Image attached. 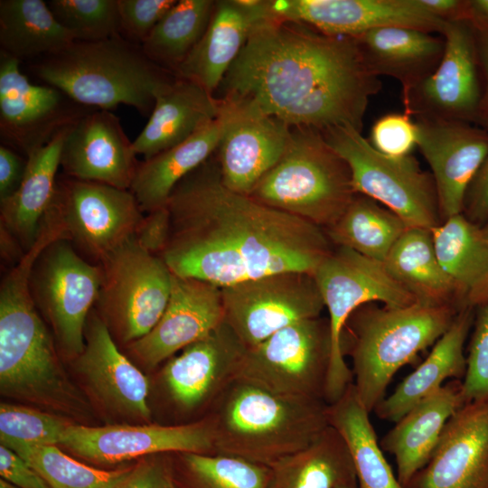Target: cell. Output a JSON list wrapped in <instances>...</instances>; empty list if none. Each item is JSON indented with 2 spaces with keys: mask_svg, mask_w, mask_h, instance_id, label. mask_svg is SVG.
I'll list each match as a JSON object with an SVG mask.
<instances>
[{
  "mask_svg": "<svg viewBox=\"0 0 488 488\" xmlns=\"http://www.w3.org/2000/svg\"><path fill=\"white\" fill-rule=\"evenodd\" d=\"M159 257L179 277L219 287L286 271L314 274L334 246L325 230L226 187L210 158L172 192Z\"/></svg>",
  "mask_w": 488,
  "mask_h": 488,
  "instance_id": "6da1fadb",
  "label": "cell"
},
{
  "mask_svg": "<svg viewBox=\"0 0 488 488\" xmlns=\"http://www.w3.org/2000/svg\"><path fill=\"white\" fill-rule=\"evenodd\" d=\"M221 86L223 96L251 100L290 127L361 132L370 99L381 89L354 38L278 17L252 32Z\"/></svg>",
  "mask_w": 488,
  "mask_h": 488,
  "instance_id": "7a4b0ae2",
  "label": "cell"
},
{
  "mask_svg": "<svg viewBox=\"0 0 488 488\" xmlns=\"http://www.w3.org/2000/svg\"><path fill=\"white\" fill-rule=\"evenodd\" d=\"M29 69L43 84L82 107L110 111L123 104L142 116L151 114L157 97L176 79L151 61L140 45L120 34L94 42L73 41L31 61Z\"/></svg>",
  "mask_w": 488,
  "mask_h": 488,
  "instance_id": "3957f363",
  "label": "cell"
},
{
  "mask_svg": "<svg viewBox=\"0 0 488 488\" xmlns=\"http://www.w3.org/2000/svg\"><path fill=\"white\" fill-rule=\"evenodd\" d=\"M203 418L215 453L267 466L305 448L330 425L324 400L276 394L239 379Z\"/></svg>",
  "mask_w": 488,
  "mask_h": 488,
  "instance_id": "277c9868",
  "label": "cell"
},
{
  "mask_svg": "<svg viewBox=\"0 0 488 488\" xmlns=\"http://www.w3.org/2000/svg\"><path fill=\"white\" fill-rule=\"evenodd\" d=\"M53 239L42 231L0 286V389L12 398L66 407L71 389L63 374L54 340L29 289L32 266Z\"/></svg>",
  "mask_w": 488,
  "mask_h": 488,
  "instance_id": "5b68a950",
  "label": "cell"
},
{
  "mask_svg": "<svg viewBox=\"0 0 488 488\" xmlns=\"http://www.w3.org/2000/svg\"><path fill=\"white\" fill-rule=\"evenodd\" d=\"M457 313L419 303L402 307L368 303L351 314L342 332L341 351L352 360V384L369 413L385 398L394 374L434 345Z\"/></svg>",
  "mask_w": 488,
  "mask_h": 488,
  "instance_id": "8992f818",
  "label": "cell"
},
{
  "mask_svg": "<svg viewBox=\"0 0 488 488\" xmlns=\"http://www.w3.org/2000/svg\"><path fill=\"white\" fill-rule=\"evenodd\" d=\"M355 194L348 164L322 132L292 127L285 153L249 195L325 230Z\"/></svg>",
  "mask_w": 488,
  "mask_h": 488,
  "instance_id": "52a82bcc",
  "label": "cell"
},
{
  "mask_svg": "<svg viewBox=\"0 0 488 488\" xmlns=\"http://www.w3.org/2000/svg\"><path fill=\"white\" fill-rule=\"evenodd\" d=\"M321 132L348 164L356 193L383 204L408 227L432 230L442 222L433 176L414 156L385 155L351 126Z\"/></svg>",
  "mask_w": 488,
  "mask_h": 488,
  "instance_id": "ba28073f",
  "label": "cell"
},
{
  "mask_svg": "<svg viewBox=\"0 0 488 488\" xmlns=\"http://www.w3.org/2000/svg\"><path fill=\"white\" fill-rule=\"evenodd\" d=\"M329 314L332 358L324 400L337 401L352 383V370L341 351V336L351 314L359 306L381 302L402 307L417 303L387 270L381 261L367 258L345 247H334L314 272Z\"/></svg>",
  "mask_w": 488,
  "mask_h": 488,
  "instance_id": "9c48e42d",
  "label": "cell"
},
{
  "mask_svg": "<svg viewBox=\"0 0 488 488\" xmlns=\"http://www.w3.org/2000/svg\"><path fill=\"white\" fill-rule=\"evenodd\" d=\"M99 264L102 277L96 312L110 333L129 344L147 334L163 315L172 272L161 257L142 249L135 235Z\"/></svg>",
  "mask_w": 488,
  "mask_h": 488,
  "instance_id": "30bf717a",
  "label": "cell"
},
{
  "mask_svg": "<svg viewBox=\"0 0 488 488\" xmlns=\"http://www.w3.org/2000/svg\"><path fill=\"white\" fill-rule=\"evenodd\" d=\"M331 358L329 319H305L247 348L235 379L276 394L324 400Z\"/></svg>",
  "mask_w": 488,
  "mask_h": 488,
  "instance_id": "8fae6325",
  "label": "cell"
},
{
  "mask_svg": "<svg viewBox=\"0 0 488 488\" xmlns=\"http://www.w3.org/2000/svg\"><path fill=\"white\" fill-rule=\"evenodd\" d=\"M101 267L83 258L64 239L47 244L29 275L33 303L52 326L63 354L78 357L84 349L85 326L96 304Z\"/></svg>",
  "mask_w": 488,
  "mask_h": 488,
  "instance_id": "7c38bea8",
  "label": "cell"
},
{
  "mask_svg": "<svg viewBox=\"0 0 488 488\" xmlns=\"http://www.w3.org/2000/svg\"><path fill=\"white\" fill-rule=\"evenodd\" d=\"M46 216L57 224L64 239L95 264L133 237L144 218L129 190L64 174L57 176Z\"/></svg>",
  "mask_w": 488,
  "mask_h": 488,
  "instance_id": "4fadbf2b",
  "label": "cell"
},
{
  "mask_svg": "<svg viewBox=\"0 0 488 488\" xmlns=\"http://www.w3.org/2000/svg\"><path fill=\"white\" fill-rule=\"evenodd\" d=\"M221 288L224 322L247 348L325 308L314 274L286 271Z\"/></svg>",
  "mask_w": 488,
  "mask_h": 488,
  "instance_id": "5bb4252c",
  "label": "cell"
},
{
  "mask_svg": "<svg viewBox=\"0 0 488 488\" xmlns=\"http://www.w3.org/2000/svg\"><path fill=\"white\" fill-rule=\"evenodd\" d=\"M445 50L435 71L402 92L404 111L416 118L461 121L482 127L483 80L475 32L469 20L446 22Z\"/></svg>",
  "mask_w": 488,
  "mask_h": 488,
  "instance_id": "9a60e30c",
  "label": "cell"
},
{
  "mask_svg": "<svg viewBox=\"0 0 488 488\" xmlns=\"http://www.w3.org/2000/svg\"><path fill=\"white\" fill-rule=\"evenodd\" d=\"M220 99L221 179L229 189L249 195L285 153L292 127L251 100L232 95Z\"/></svg>",
  "mask_w": 488,
  "mask_h": 488,
  "instance_id": "2e32d148",
  "label": "cell"
},
{
  "mask_svg": "<svg viewBox=\"0 0 488 488\" xmlns=\"http://www.w3.org/2000/svg\"><path fill=\"white\" fill-rule=\"evenodd\" d=\"M20 63L0 52V132L4 145L27 155L92 109L54 87L33 83Z\"/></svg>",
  "mask_w": 488,
  "mask_h": 488,
  "instance_id": "e0dca14e",
  "label": "cell"
},
{
  "mask_svg": "<svg viewBox=\"0 0 488 488\" xmlns=\"http://www.w3.org/2000/svg\"><path fill=\"white\" fill-rule=\"evenodd\" d=\"M247 347L223 322L203 339L168 359L161 370L166 396L181 414L207 415L236 378Z\"/></svg>",
  "mask_w": 488,
  "mask_h": 488,
  "instance_id": "ac0fdd59",
  "label": "cell"
},
{
  "mask_svg": "<svg viewBox=\"0 0 488 488\" xmlns=\"http://www.w3.org/2000/svg\"><path fill=\"white\" fill-rule=\"evenodd\" d=\"M60 445L79 456L100 464H115L141 455L176 453H215L213 435L206 419L180 425L70 424Z\"/></svg>",
  "mask_w": 488,
  "mask_h": 488,
  "instance_id": "d6986e66",
  "label": "cell"
},
{
  "mask_svg": "<svg viewBox=\"0 0 488 488\" xmlns=\"http://www.w3.org/2000/svg\"><path fill=\"white\" fill-rule=\"evenodd\" d=\"M272 12L333 36L355 37L372 29L399 26L438 33L445 22L420 0H273Z\"/></svg>",
  "mask_w": 488,
  "mask_h": 488,
  "instance_id": "ffe728a7",
  "label": "cell"
},
{
  "mask_svg": "<svg viewBox=\"0 0 488 488\" xmlns=\"http://www.w3.org/2000/svg\"><path fill=\"white\" fill-rule=\"evenodd\" d=\"M418 145L431 169L442 222L463 212L470 184L488 154V130L477 125L416 118Z\"/></svg>",
  "mask_w": 488,
  "mask_h": 488,
  "instance_id": "44dd1931",
  "label": "cell"
},
{
  "mask_svg": "<svg viewBox=\"0 0 488 488\" xmlns=\"http://www.w3.org/2000/svg\"><path fill=\"white\" fill-rule=\"evenodd\" d=\"M223 322L221 287L172 273L170 296L163 315L147 334L129 343L128 350L143 365L154 369L208 336Z\"/></svg>",
  "mask_w": 488,
  "mask_h": 488,
  "instance_id": "7402d4cb",
  "label": "cell"
},
{
  "mask_svg": "<svg viewBox=\"0 0 488 488\" xmlns=\"http://www.w3.org/2000/svg\"><path fill=\"white\" fill-rule=\"evenodd\" d=\"M136 155L119 118L109 110L92 109L69 126L61 168L71 178L129 190Z\"/></svg>",
  "mask_w": 488,
  "mask_h": 488,
  "instance_id": "603a6c76",
  "label": "cell"
},
{
  "mask_svg": "<svg viewBox=\"0 0 488 488\" xmlns=\"http://www.w3.org/2000/svg\"><path fill=\"white\" fill-rule=\"evenodd\" d=\"M409 488H488V399L465 404L449 418Z\"/></svg>",
  "mask_w": 488,
  "mask_h": 488,
  "instance_id": "cb8c5ba5",
  "label": "cell"
},
{
  "mask_svg": "<svg viewBox=\"0 0 488 488\" xmlns=\"http://www.w3.org/2000/svg\"><path fill=\"white\" fill-rule=\"evenodd\" d=\"M84 338V349L74 360L92 392L115 411L150 419L148 379L119 351L94 309L88 317Z\"/></svg>",
  "mask_w": 488,
  "mask_h": 488,
  "instance_id": "d4e9b609",
  "label": "cell"
},
{
  "mask_svg": "<svg viewBox=\"0 0 488 488\" xmlns=\"http://www.w3.org/2000/svg\"><path fill=\"white\" fill-rule=\"evenodd\" d=\"M276 17L268 1H215L204 33L175 76L194 81L214 94L252 32Z\"/></svg>",
  "mask_w": 488,
  "mask_h": 488,
  "instance_id": "484cf974",
  "label": "cell"
},
{
  "mask_svg": "<svg viewBox=\"0 0 488 488\" xmlns=\"http://www.w3.org/2000/svg\"><path fill=\"white\" fill-rule=\"evenodd\" d=\"M461 380H451L411 408L380 442L397 464V478L409 488L427 465L449 418L465 405Z\"/></svg>",
  "mask_w": 488,
  "mask_h": 488,
  "instance_id": "4316f807",
  "label": "cell"
},
{
  "mask_svg": "<svg viewBox=\"0 0 488 488\" xmlns=\"http://www.w3.org/2000/svg\"><path fill=\"white\" fill-rule=\"evenodd\" d=\"M221 99L194 81L178 78L161 93L133 147L144 160L179 145L215 120Z\"/></svg>",
  "mask_w": 488,
  "mask_h": 488,
  "instance_id": "83f0119b",
  "label": "cell"
},
{
  "mask_svg": "<svg viewBox=\"0 0 488 488\" xmlns=\"http://www.w3.org/2000/svg\"><path fill=\"white\" fill-rule=\"evenodd\" d=\"M352 38L368 68L378 77L399 80L402 92L430 76L445 50L442 35L408 27H380Z\"/></svg>",
  "mask_w": 488,
  "mask_h": 488,
  "instance_id": "f1b7e54d",
  "label": "cell"
},
{
  "mask_svg": "<svg viewBox=\"0 0 488 488\" xmlns=\"http://www.w3.org/2000/svg\"><path fill=\"white\" fill-rule=\"evenodd\" d=\"M475 309L467 307L458 312L426 360L377 405L374 411L380 419L396 423L443 386L446 380H463L466 371L464 346L473 328Z\"/></svg>",
  "mask_w": 488,
  "mask_h": 488,
  "instance_id": "f546056e",
  "label": "cell"
},
{
  "mask_svg": "<svg viewBox=\"0 0 488 488\" xmlns=\"http://www.w3.org/2000/svg\"><path fill=\"white\" fill-rule=\"evenodd\" d=\"M69 126L26 155L17 191L0 202L1 225L28 251L37 240L55 192L61 152Z\"/></svg>",
  "mask_w": 488,
  "mask_h": 488,
  "instance_id": "4dcf8cb0",
  "label": "cell"
},
{
  "mask_svg": "<svg viewBox=\"0 0 488 488\" xmlns=\"http://www.w3.org/2000/svg\"><path fill=\"white\" fill-rule=\"evenodd\" d=\"M383 263L417 303L458 312L468 307L438 260L430 229L408 227Z\"/></svg>",
  "mask_w": 488,
  "mask_h": 488,
  "instance_id": "1f68e13d",
  "label": "cell"
},
{
  "mask_svg": "<svg viewBox=\"0 0 488 488\" xmlns=\"http://www.w3.org/2000/svg\"><path fill=\"white\" fill-rule=\"evenodd\" d=\"M220 136L217 117L183 143L140 162L129 191L142 211L167 206L175 186L217 150Z\"/></svg>",
  "mask_w": 488,
  "mask_h": 488,
  "instance_id": "d6a6232c",
  "label": "cell"
},
{
  "mask_svg": "<svg viewBox=\"0 0 488 488\" xmlns=\"http://www.w3.org/2000/svg\"><path fill=\"white\" fill-rule=\"evenodd\" d=\"M269 468V488H357L348 446L330 425L307 446Z\"/></svg>",
  "mask_w": 488,
  "mask_h": 488,
  "instance_id": "836d02e7",
  "label": "cell"
},
{
  "mask_svg": "<svg viewBox=\"0 0 488 488\" xmlns=\"http://www.w3.org/2000/svg\"><path fill=\"white\" fill-rule=\"evenodd\" d=\"M431 230L438 260L465 305L488 302V241L481 228L460 213Z\"/></svg>",
  "mask_w": 488,
  "mask_h": 488,
  "instance_id": "e575fe53",
  "label": "cell"
},
{
  "mask_svg": "<svg viewBox=\"0 0 488 488\" xmlns=\"http://www.w3.org/2000/svg\"><path fill=\"white\" fill-rule=\"evenodd\" d=\"M73 41L46 2L0 1V52L20 62L57 52Z\"/></svg>",
  "mask_w": 488,
  "mask_h": 488,
  "instance_id": "d590c367",
  "label": "cell"
},
{
  "mask_svg": "<svg viewBox=\"0 0 488 488\" xmlns=\"http://www.w3.org/2000/svg\"><path fill=\"white\" fill-rule=\"evenodd\" d=\"M369 414L352 383L337 401L328 405L329 424L350 450L357 488H404L382 454Z\"/></svg>",
  "mask_w": 488,
  "mask_h": 488,
  "instance_id": "8d00e7d4",
  "label": "cell"
},
{
  "mask_svg": "<svg viewBox=\"0 0 488 488\" xmlns=\"http://www.w3.org/2000/svg\"><path fill=\"white\" fill-rule=\"evenodd\" d=\"M408 228L396 213L356 193L343 214L325 232L334 247H345L384 262Z\"/></svg>",
  "mask_w": 488,
  "mask_h": 488,
  "instance_id": "74e56055",
  "label": "cell"
},
{
  "mask_svg": "<svg viewBox=\"0 0 488 488\" xmlns=\"http://www.w3.org/2000/svg\"><path fill=\"white\" fill-rule=\"evenodd\" d=\"M215 1L178 0L142 43L145 56L175 75L204 33Z\"/></svg>",
  "mask_w": 488,
  "mask_h": 488,
  "instance_id": "f35d334b",
  "label": "cell"
},
{
  "mask_svg": "<svg viewBox=\"0 0 488 488\" xmlns=\"http://www.w3.org/2000/svg\"><path fill=\"white\" fill-rule=\"evenodd\" d=\"M14 451L51 488H120L133 468L115 471L97 469L70 457L57 446H27Z\"/></svg>",
  "mask_w": 488,
  "mask_h": 488,
  "instance_id": "ab89813d",
  "label": "cell"
},
{
  "mask_svg": "<svg viewBox=\"0 0 488 488\" xmlns=\"http://www.w3.org/2000/svg\"><path fill=\"white\" fill-rule=\"evenodd\" d=\"M176 454L192 488H269V466L220 453Z\"/></svg>",
  "mask_w": 488,
  "mask_h": 488,
  "instance_id": "60d3db41",
  "label": "cell"
},
{
  "mask_svg": "<svg viewBox=\"0 0 488 488\" xmlns=\"http://www.w3.org/2000/svg\"><path fill=\"white\" fill-rule=\"evenodd\" d=\"M47 5L74 41L94 42L119 35L117 0H51Z\"/></svg>",
  "mask_w": 488,
  "mask_h": 488,
  "instance_id": "b9f144b4",
  "label": "cell"
},
{
  "mask_svg": "<svg viewBox=\"0 0 488 488\" xmlns=\"http://www.w3.org/2000/svg\"><path fill=\"white\" fill-rule=\"evenodd\" d=\"M70 423L28 407L1 403L0 442L11 450L27 446L60 445Z\"/></svg>",
  "mask_w": 488,
  "mask_h": 488,
  "instance_id": "7bdbcfd3",
  "label": "cell"
},
{
  "mask_svg": "<svg viewBox=\"0 0 488 488\" xmlns=\"http://www.w3.org/2000/svg\"><path fill=\"white\" fill-rule=\"evenodd\" d=\"M472 329L462 380L465 404L488 399V302L476 307Z\"/></svg>",
  "mask_w": 488,
  "mask_h": 488,
  "instance_id": "ee69618b",
  "label": "cell"
},
{
  "mask_svg": "<svg viewBox=\"0 0 488 488\" xmlns=\"http://www.w3.org/2000/svg\"><path fill=\"white\" fill-rule=\"evenodd\" d=\"M369 142L385 155L392 157L408 155L418 145L416 121L405 111L386 114L373 124Z\"/></svg>",
  "mask_w": 488,
  "mask_h": 488,
  "instance_id": "f6af8a7d",
  "label": "cell"
},
{
  "mask_svg": "<svg viewBox=\"0 0 488 488\" xmlns=\"http://www.w3.org/2000/svg\"><path fill=\"white\" fill-rule=\"evenodd\" d=\"M177 0H117L119 34L142 45Z\"/></svg>",
  "mask_w": 488,
  "mask_h": 488,
  "instance_id": "bcb514c9",
  "label": "cell"
},
{
  "mask_svg": "<svg viewBox=\"0 0 488 488\" xmlns=\"http://www.w3.org/2000/svg\"><path fill=\"white\" fill-rule=\"evenodd\" d=\"M172 231L171 214L168 207L147 212L138 225L135 238L147 252L160 256L167 246Z\"/></svg>",
  "mask_w": 488,
  "mask_h": 488,
  "instance_id": "7dc6e473",
  "label": "cell"
},
{
  "mask_svg": "<svg viewBox=\"0 0 488 488\" xmlns=\"http://www.w3.org/2000/svg\"><path fill=\"white\" fill-rule=\"evenodd\" d=\"M1 478L20 488H51L44 479L19 455L0 446Z\"/></svg>",
  "mask_w": 488,
  "mask_h": 488,
  "instance_id": "c3c4849f",
  "label": "cell"
},
{
  "mask_svg": "<svg viewBox=\"0 0 488 488\" xmlns=\"http://www.w3.org/2000/svg\"><path fill=\"white\" fill-rule=\"evenodd\" d=\"M462 213L479 227L488 221V154L468 188Z\"/></svg>",
  "mask_w": 488,
  "mask_h": 488,
  "instance_id": "681fc988",
  "label": "cell"
},
{
  "mask_svg": "<svg viewBox=\"0 0 488 488\" xmlns=\"http://www.w3.org/2000/svg\"><path fill=\"white\" fill-rule=\"evenodd\" d=\"M26 158L23 159L14 149L0 146V202L12 196L23 178Z\"/></svg>",
  "mask_w": 488,
  "mask_h": 488,
  "instance_id": "f907efd6",
  "label": "cell"
},
{
  "mask_svg": "<svg viewBox=\"0 0 488 488\" xmlns=\"http://www.w3.org/2000/svg\"><path fill=\"white\" fill-rule=\"evenodd\" d=\"M174 483L171 469L162 461H148L134 467L120 488H169Z\"/></svg>",
  "mask_w": 488,
  "mask_h": 488,
  "instance_id": "816d5d0a",
  "label": "cell"
},
{
  "mask_svg": "<svg viewBox=\"0 0 488 488\" xmlns=\"http://www.w3.org/2000/svg\"><path fill=\"white\" fill-rule=\"evenodd\" d=\"M420 3L445 23L468 20L469 0H420Z\"/></svg>",
  "mask_w": 488,
  "mask_h": 488,
  "instance_id": "f5cc1de1",
  "label": "cell"
},
{
  "mask_svg": "<svg viewBox=\"0 0 488 488\" xmlns=\"http://www.w3.org/2000/svg\"><path fill=\"white\" fill-rule=\"evenodd\" d=\"M475 32L477 52L483 80V125L488 120V28L473 24Z\"/></svg>",
  "mask_w": 488,
  "mask_h": 488,
  "instance_id": "db71d44e",
  "label": "cell"
},
{
  "mask_svg": "<svg viewBox=\"0 0 488 488\" xmlns=\"http://www.w3.org/2000/svg\"><path fill=\"white\" fill-rule=\"evenodd\" d=\"M468 20L474 25L488 28V0H469Z\"/></svg>",
  "mask_w": 488,
  "mask_h": 488,
  "instance_id": "11a10c76",
  "label": "cell"
},
{
  "mask_svg": "<svg viewBox=\"0 0 488 488\" xmlns=\"http://www.w3.org/2000/svg\"><path fill=\"white\" fill-rule=\"evenodd\" d=\"M0 488H20L17 485L9 483L8 481L1 478L0 480Z\"/></svg>",
  "mask_w": 488,
  "mask_h": 488,
  "instance_id": "9f6ffc18",
  "label": "cell"
},
{
  "mask_svg": "<svg viewBox=\"0 0 488 488\" xmlns=\"http://www.w3.org/2000/svg\"><path fill=\"white\" fill-rule=\"evenodd\" d=\"M480 228L483 238L488 241V221Z\"/></svg>",
  "mask_w": 488,
  "mask_h": 488,
  "instance_id": "6f0895ef",
  "label": "cell"
},
{
  "mask_svg": "<svg viewBox=\"0 0 488 488\" xmlns=\"http://www.w3.org/2000/svg\"><path fill=\"white\" fill-rule=\"evenodd\" d=\"M169 488H179V487L175 484V483L174 481V483H172V485Z\"/></svg>",
  "mask_w": 488,
  "mask_h": 488,
  "instance_id": "680465c9",
  "label": "cell"
},
{
  "mask_svg": "<svg viewBox=\"0 0 488 488\" xmlns=\"http://www.w3.org/2000/svg\"><path fill=\"white\" fill-rule=\"evenodd\" d=\"M341 488H350V487H341Z\"/></svg>",
  "mask_w": 488,
  "mask_h": 488,
  "instance_id": "91938a15",
  "label": "cell"
}]
</instances>
